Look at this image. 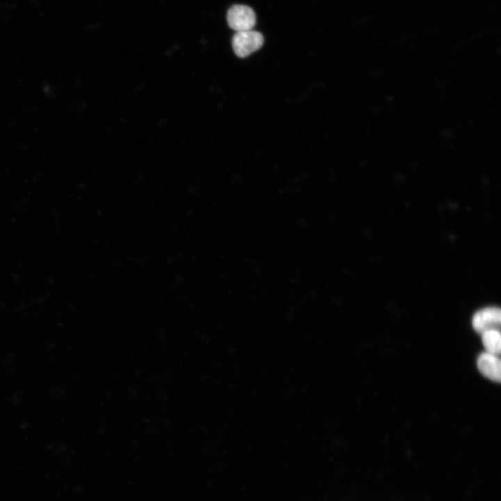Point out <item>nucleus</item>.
Segmentation results:
<instances>
[{
  "mask_svg": "<svg viewBox=\"0 0 501 501\" xmlns=\"http://www.w3.org/2000/svg\"><path fill=\"white\" fill-rule=\"evenodd\" d=\"M262 35L254 30L236 32L232 40L233 50L241 58L248 56L263 45Z\"/></svg>",
  "mask_w": 501,
  "mask_h": 501,
  "instance_id": "nucleus-1",
  "label": "nucleus"
},
{
  "mask_svg": "<svg viewBox=\"0 0 501 501\" xmlns=\"http://www.w3.org/2000/svg\"><path fill=\"white\" fill-rule=\"evenodd\" d=\"M229 26L237 32L251 30L256 22L254 10L245 5H234L227 13Z\"/></svg>",
  "mask_w": 501,
  "mask_h": 501,
  "instance_id": "nucleus-2",
  "label": "nucleus"
},
{
  "mask_svg": "<svg viewBox=\"0 0 501 501\" xmlns=\"http://www.w3.org/2000/svg\"><path fill=\"white\" fill-rule=\"evenodd\" d=\"M500 322L501 312L497 307L479 310L473 315L472 320L473 328L480 334L489 330H499Z\"/></svg>",
  "mask_w": 501,
  "mask_h": 501,
  "instance_id": "nucleus-3",
  "label": "nucleus"
},
{
  "mask_svg": "<svg viewBox=\"0 0 501 501\" xmlns=\"http://www.w3.org/2000/svg\"><path fill=\"white\" fill-rule=\"evenodd\" d=\"M477 365L479 371L484 376L493 381L500 382L501 363L498 356L483 352L478 356Z\"/></svg>",
  "mask_w": 501,
  "mask_h": 501,
  "instance_id": "nucleus-4",
  "label": "nucleus"
},
{
  "mask_svg": "<svg viewBox=\"0 0 501 501\" xmlns=\"http://www.w3.org/2000/svg\"><path fill=\"white\" fill-rule=\"evenodd\" d=\"M482 344L486 351L496 356L501 350V335L499 330H489L482 334Z\"/></svg>",
  "mask_w": 501,
  "mask_h": 501,
  "instance_id": "nucleus-5",
  "label": "nucleus"
}]
</instances>
